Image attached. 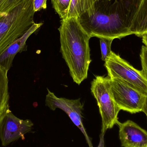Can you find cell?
Instances as JSON below:
<instances>
[{
  "label": "cell",
  "mask_w": 147,
  "mask_h": 147,
  "mask_svg": "<svg viewBox=\"0 0 147 147\" xmlns=\"http://www.w3.org/2000/svg\"><path fill=\"white\" fill-rule=\"evenodd\" d=\"M7 0H0V9Z\"/></svg>",
  "instance_id": "cell-22"
},
{
  "label": "cell",
  "mask_w": 147,
  "mask_h": 147,
  "mask_svg": "<svg viewBox=\"0 0 147 147\" xmlns=\"http://www.w3.org/2000/svg\"><path fill=\"white\" fill-rule=\"evenodd\" d=\"M105 134L101 133L99 136V142L98 146L97 147H105Z\"/></svg>",
  "instance_id": "cell-19"
},
{
  "label": "cell",
  "mask_w": 147,
  "mask_h": 147,
  "mask_svg": "<svg viewBox=\"0 0 147 147\" xmlns=\"http://www.w3.org/2000/svg\"><path fill=\"white\" fill-rule=\"evenodd\" d=\"M58 30L63 58L74 81L80 85L87 78L92 61L89 46L91 38L82 29L76 18L61 20Z\"/></svg>",
  "instance_id": "cell-2"
},
{
  "label": "cell",
  "mask_w": 147,
  "mask_h": 147,
  "mask_svg": "<svg viewBox=\"0 0 147 147\" xmlns=\"http://www.w3.org/2000/svg\"><path fill=\"white\" fill-rule=\"evenodd\" d=\"M141 0H96L89 14L77 18L90 38L121 39L131 35L130 28Z\"/></svg>",
  "instance_id": "cell-1"
},
{
  "label": "cell",
  "mask_w": 147,
  "mask_h": 147,
  "mask_svg": "<svg viewBox=\"0 0 147 147\" xmlns=\"http://www.w3.org/2000/svg\"><path fill=\"white\" fill-rule=\"evenodd\" d=\"M34 124L30 120H22L12 113L9 106L0 116V141L6 147L31 131Z\"/></svg>",
  "instance_id": "cell-7"
},
{
  "label": "cell",
  "mask_w": 147,
  "mask_h": 147,
  "mask_svg": "<svg viewBox=\"0 0 147 147\" xmlns=\"http://www.w3.org/2000/svg\"><path fill=\"white\" fill-rule=\"evenodd\" d=\"M91 90L96 100L102 118L101 133L105 134L119 121L118 115L121 111L112 97L109 77L96 76L92 81Z\"/></svg>",
  "instance_id": "cell-4"
},
{
  "label": "cell",
  "mask_w": 147,
  "mask_h": 147,
  "mask_svg": "<svg viewBox=\"0 0 147 147\" xmlns=\"http://www.w3.org/2000/svg\"><path fill=\"white\" fill-rule=\"evenodd\" d=\"M142 38V42L145 45V46L147 47V33L143 35Z\"/></svg>",
  "instance_id": "cell-21"
},
{
  "label": "cell",
  "mask_w": 147,
  "mask_h": 147,
  "mask_svg": "<svg viewBox=\"0 0 147 147\" xmlns=\"http://www.w3.org/2000/svg\"><path fill=\"white\" fill-rule=\"evenodd\" d=\"M110 90L120 110L135 114L142 111L146 96L119 80L110 78Z\"/></svg>",
  "instance_id": "cell-6"
},
{
  "label": "cell",
  "mask_w": 147,
  "mask_h": 147,
  "mask_svg": "<svg viewBox=\"0 0 147 147\" xmlns=\"http://www.w3.org/2000/svg\"><path fill=\"white\" fill-rule=\"evenodd\" d=\"M96 0H71L69 7L63 19L78 18L82 15L92 12Z\"/></svg>",
  "instance_id": "cell-12"
},
{
  "label": "cell",
  "mask_w": 147,
  "mask_h": 147,
  "mask_svg": "<svg viewBox=\"0 0 147 147\" xmlns=\"http://www.w3.org/2000/svg\"><path fill=\"white\" fill-rule=\"evenodd\" d=\"M105 62L108 76L110 78H116L147 96V78L142 70L136 69L113 51Z\"/></svg>",
  "instance_id": "cell-5"
},
{
  "label": "cell",
  "mask_w": 147,
  "mask_h": 147,
  "mask_svg": "<svg viewBox=\"0 0 147 147\" xmlns=\"http://www.w3.org/2000/svg\"><path fill=\"white\" fill-rule=\"evenodd\" d=\"M71 1V0H51L53 7L61 20L64 18Z\"/></svg>",
  "instance_id": "cell-14"
},
{
  "label": "cell",
  "mask_w": 147,
  "mask_h": 147,
  "mask_svg": "<svg viewBox=\"0 0 147 147\" xmlns=\"http://www.w3.org/2000/svg\"><path fill=\"white\" fill-rule=\"evenodd\" d=\"M142 70L147 78V47L143 46L142 47L140 55Z\"/></svg>",
  "instance_id": "cell-17"
},
{
  "label": "cell",
  "mask_w": 147,
  "mask_h": 147,
  "mask_svg": "<svg viewBox=\"0 0 147 147\" xmlns=\"http://www.w3.org/2000/svg\"><path fill=\"white\" fill-rule=\"evenodd\" d=\"M47 0H34V8L35 12L46 9L47 7Z\"/></svg>",
  "instance_id": "cell-18"
},
{
  "label": "cell",
  "mask_w": 147,
  "mask_h": 147,
  "mask_svg": "<svg viewBox=\"0 0 147 147\" xmlns=\"http://www.w3.org/2000/svg\"><path fill=\"white\" fill-rule=\"evenodd\" d=\"M132 34L142 37L147 33V0H141L130 28Z\"/></svg>",
  "instance_id": "cell-11"
},
{
  "label": "cell",
  "mask_w": 147,
  "mask_h": 147,
  "mask_svg": "<svg viewBox=\"0 0 147 147\" xmlns=\"http://www.w3.org/2000/svg\"><path fill=\"white\" fill-rule=\"evenodd\" d=\"M34 0H22L0 19V55L34 23Z\"/></svg>",
  "instance_id": "cell-3"
},
{
  "label": "cell",
  "mask_w": 147,
  "mask_h": 147,
  "mask_svg": "<svg viewBox=\"0 0 147 147\" xmlns=\"http://www.w3.org/2000/svg\"><path fill=\"white\" fill-rule=\"evenodd\" d=\"M114 40L112 39L101 38H99L102 57L101 59L105 62L106 59L111 52V44Z\"/></svg>",
  "instance_id": "cell-15"
},
{
  "label": "cell",
  "mask_w": 147,
  "mask_h": 147,
  "mask_svg": "<svg viewBox=\"0 0 147 147\" xmlns=\"http://www.w3.org/2000/svg\"><path fill=\"white\" fill-rule=\"evenodd\" d=\"M8 71L0 65V116L9 106Z\"/></svg>",
  "instance_id": "cell-13"
},
{
  "label": "cell",
  "mask_w": 147,
  "mask_h": 147,
  "mask_svg": "<svg viewBox=\"0 0 147 147\" xmlns=\"http://www.w3.org/2000/svg\"><path fill=\"white\" fill-rule=\"evenodd\" d=\"M47 90L48 94L46 98V105L53 111L58 108L65 111L75 126L83 133L89 147H93L91 139L88 135L83 124L82 111L84 105L80 102V98L69 99L57 97L53 92L48 89Z\"/></svg>",
  "instance_id": "cell-8"
},
{
  "label": "cell",
  "mask_w": 147,
  "mask_h": 147,
  "mask_svg": "<svg viewBox=\"0 0 147 147\" xmlns=\"http://www.w3.org/2000/svg\"><path fill=\"white\" fill-rule=\"evenodd\" d=\"M142 112H144L146 114L147 118V96H146L145 102L143 104L142 108Z\"/></svg>",
  "instance_id": "cell-20"
},
{
  "label": "cell",
  "mask_w": 147,
  "mask_h": 147,
  "mask_svg": "<svg viewBox=\"0 0 147 147\" xmlns=\"http://www.w3.org/2000/svg\"><path fill=\"white\" fill-rule=\"evenodd\" d=\"M43 23H34L23 35L16 39L0 55V65L7 71L11 68L16 55L24 51L28 38L43 25Z\"/></svg>",
  "instance_id": "cell-10"
},
{
  "label": "cell",
  "mask_w": 147,
  "mask_h": 147,
  "mask_svg": "<svg viewBox=\"0 0 147 147\" xmlns=\"http://www.w3.org/2000/svg\"><path fill=\"white\" fill-rule=\"evenodd\" d=\"M22 0H7L0 9V19L18 6Z\"/></svg>",
  "instance_id": "cell-16"
},
{
  "label": "cell",
  "mask_w": 147,
  "mask_h": 147,
  "mask_svg": "<svg viewBox=\"0 0 147 147\" xmlns=\"http://www.w3.org/2000/svg\"><path fill=\"white\" fill-rule=\"evenodd\" d=\"M119 139L123 147H147V131L133 121H118Z\"/></svg>",
  "instance_id": "cell-9"
}]
</instances>
